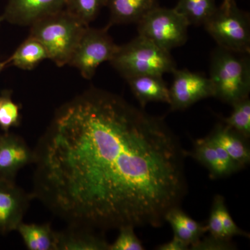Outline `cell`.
Returning <instances> with one entry per match:
<instances>
[{
	"label": "cell",
	"mask_w": 250,
	"mask_h": 250,
	"mask_svg": "<svg viewBox=\"0 0 250 250\" xmlns=\"http://www.w3.org/2000/svg\"><path fill=\"white\" fill-rule=\"evenodd\" d=\"M16 231L29 250H56V231L49 224H27L22 222Z\"/></svg>",
	"instance_id": "obj_17"
},
{
	"label": "cell",
	"mask_w": 250,
	"mask_h": 250,
	"mask_svg": "<svg viewBox=\"0 0 250 250\" xmlns=\"http://www.w3.org/2000/svg\"><path fill=\"white\" fill-rule=\"evenodd\" d=\"M65 0H8L0 22L29 26L65 9Z\"/></svg>",
	"instance_id": "obj_10"
},
{
	"label": "cell",
	"mask_w": 250,
	"mask_h": 250,
	"mask_svg": "<svg viewBox=\"0 0 250 250\" xmlns=\"http://www.w3.org/2000/svg\"><path fill=\"white\" fill-rule=\"evenodd\" d=\"M221 219L225 236L228 239H231L233 236H241L249 238V233L241 229L233 221L229 213L226 205H224L221 208Z\"/></svg>",
	"instance_id": "obj_27"
},
{
	"label": "cell",
	"mask_w": 250,
	"mask_h": 250,
	"mask_svg": "<svg viewBox=\"0 0 250 250\" xmlns=\"http://www.w3.org/2000/svg\"></svg>",
	"instance_id": "obj_32"
},
{
	"label": "cell",
	"mask_w": 250,
	"mask_h": 250,
	"mask_svg": "<svg viewBox=\"0 0 250 250\" xmlns=\"http://www.w3.org/2000/svg\"><path fill=\"white\" fill-rule=\"evenodd\" d=\"M204 26L218 47L250 54V14L238 7L236 0H223Z\"/></svg>",
	"instance_id": "obj_5"
},
{
	"label": "cell",
	"mask_w": 250,
	"mask_h": 250,
	"mask_svg": "<svg viewBox=\"0 0 250 250\" xmlns=\"http://www.w3.org/2000/svg\"><path fill=\"white\" fill-rule=\"evenodd\" d=\"M109 62L125 80L145 75L163 76L177 69L170 52L139 35L119 45Z\"/></svg>",
	"instance_id": "obj_4"
},
{
	"label": "cell",
	"mask_w": 250,
	"mask_h": 250,
	"mask_svg": "<svg viewBox=\"0 0 250 250\" xmlns=\"http://www.w3.org/2000/svg\"><path fill=\"white\" fill-rule=\"evenodd\" d=\"M177 207L172 208L166 213V222H167L172 227L174 236L180 238L181 240L187 243L189 246H192L200 239L197 238L181 221L177 215Z\"/></svg>",
	"instance_id": "obj_24"
},
{
	"label": "cell",
	"mask_w": 250,
	"mask_h": 250,
	"mask_svg": "<svg viewBox=\"0 0 250 250\" xmlns=\"http://www.w3.org/2000/svg\"><path fill=\"white\" fill-rule=\"evenodd\" d=\"M208 136L223 147L233 160L242 167L250 164V150L247 143L248 139L234 130L224 123L219 124Z\"/></svg>",
	"instance_id": "obj_15"
},
{
	"label": "cell",
	"mask_w": 250,
	"mask_h": 250,
	"mask_svg": "<svg viewBox=\"0 0 250 250\" xmlns=\"http://www.w3.org/2000/svg\"><path fill=\"white\" fill-rule=\"evenodd\" d=\"M225 204L224 197L220 195H216L213 200V205L210 210L207 229H208V231L210 232V235L216 238H227L224 233L221 219V208Z\"/></svg>",
	"instance_id": "obj_25"
},
{
	"label": "cell",
	"mask_w": 250,
	"mask_h": 250,
	"mask_svg": "<svg viewBox=\"0 0 250 250\" xmlns=\"http://www.w3.org/2000/svg\"><path fill=\"white\" fill-rule=\"evenodd\" d=\"M47 59L48 56L45 47L39 41L29 36L16 49L7 62L22 70H31Z\"/></svg>",
	"instance_id": "obj_18"
},
{
	"label": "cell",
	"mask_w": 250,
	"mask_h": 250,
	"mask_svg": "<svg viewBox=\"0 0 250 250\" xmlns=\"http://www.w3.org/2000/svg\"><path fill=\"white\" fill-rule=\"evenodd\" d=\"M177 213L181 221L199 239H200V238L203 236L204 233L208 231L207 226H204L202 224L197 223V221L188 216L187 213H184L179 207L177 208Z\"/></svg>",
	"instance_id": "obj_28"
},
{
	"label": "cell",
	"mask_w": 250,
	"mask_h": 250,
	"mask_svg": "<svg viewBox=\"0 0 250 250\" xmlns=\"http://www.w3.org/2000/svg\"><path fill=\"white\" fill-rule=\"evenodd\" d=\"M172 74L173 81L169 93L172 111L186 109L200 100L214 97L209 77L204 74L177 68Z\"/></svg>",
	"instance_id": "obj_8"
},
{
	"label": "cell",
	"mask_w": 250,
	"mask_h": 250,
	"mask_svg": "<svg viewBox=\"0 0 250 250\" xmlns=\"http://www.w3.org/2000/svg\"><path fill=\"white\" fill-rule=\"evenodd\" d=\"M215 0H178L174 8L189 25H204L216 10Z\"/></svg>",
	"instance_id": "obj_19"
},
{
	"label": "cell",
	"mask_w": 250,
	"mask_h": 250,
	"mask_svg": "<svg viewBox=\"0 0 250 250\" xmlns=\"http://www.w3.org/2000/svg\"><path fill=\"white\" fill-rule=\"evenodd\" d=\"M107 0H65V9L83 25L89 26L98 17Z\"/></svg>",
	"instance_id": "obj_20"
},
{
	"label": "cell",
	"mask_w": 250,
	"mask_h": 250,
	"mask_svg": "<svg viewBox=\"0 0 250 250\" xmlns=\"http://www.w3.org/2000/svg\"><path fill=\"white\" fill-rule=\"evenodd\" d=\"M131 92L145 108L150 103H164L170 104V93L163 76L145 75L126 80Z\"/></svg>",
	"instance_id": "obj_14"
},
{
	"label": "cell",
	"mask_w": 250,
	"mask_h": 250,
	"mask_svg": "<svg viewBox=\"0 0 250 250\" xmlns=\"http://www.w3.org/2000/svg\"><path fill=\"white\" fill-rule=\"evenodd\" d=\"M139 36L170 52L188 40L189 24L175 9L157 6L137 23Z\"/></svg>",
	"instance_id": "obj_6"
},
{
	"label": "cell",
	"mask_w": 250,
	"mask_h": 250,
	"mask_svg": "<svg viewBox=\"0 0 250 250\" xmlns=\"http://www.w3.org/2000/svg\"><path fill=\"white\" fill-rule=\"evenodd\" d=\"M108 28H85L72 54L68 65L77 68L85 80L93 78L103 62H111L119 47L108 34Z\"/></svg>",
	"instance_id": "obj_7"
},
{
	"label": "cell",
	"mask_w": 250,
	"mask_h": 250,
	"mask_svg": "<svg viewBox=\"0 0 250 250\" xmlns=\"http://www.w3.org/2000/svg\"><path fill=\"white\" fill-rule=\"evenodd\" d=\"M34 151L22 138L9 132L0 135V179L14 181L20 170L34 162Z\"/></svg>",
	"instance_id": "obj_11"
},
{
	"label": "cell",
	"mask_w": 250,
	"mask_h": 250,
	"mask_svg": "<svg viewBox=\"0 0 250 250\" xmlns=\"http://www.w3.org/2000/svg\"><path fill=\"white\" fill-rule=\"evenodd\" d=\"M20 122V107L13 101L11 94L6 92L1 95L0 103V127L4 133L18 126Z\"/></svg>",
	"instance_id": "obj_22"
},
{
	"label": "cell",
	"mask_w": 250,
	"mask_h": 250,
	"mask_svg": "<svg viewBox=\"0 0 250 250\" xmlns=\"http://www.w3.org/2000/svg\"><path fill=\"white\" fill-rule=\"evenodd\" d=\"M232 113L228 118H223L224 124L246 139L250 137V100L249 97L231 105Z\"/></svg>",
	"instance_id": "obj_21"
},
{
	"label": "cell",
	"mask_w": 250,
	"mask_h": 250,
	"mask_svg": "<svg viewBox=\"0 0 250 250\" xmlns=\"http://www.w3.org/2000/svg\"><path fill=\"white\" fill-rule=\"evenodd\" d=\"M187 154H189L197 162L205 166L213 179L220 178L231 174L220 161L214 143L208 136L196 140L194 143L192 152H187Z\"/></svg>",
	"instance_id": "obj_16"
},
{
	"label": "cell",
	"mask_w": 250,
	"mask_h": 250,
	"mask_svg": "<svg viewBox=\"0 0 250 250\" xmlns=\"http://www.w3.org/2000/svg\"><path fill=\"white\" fill-rule=\"evenodd\" d=\"M0 103H1V96H0Z\"/></svg>",
	"instance_id": "obj_31"
},
{
	"label": "cell",
	"mask_w": 250,
	"mask_h": 250,
	"mask_svg": "<svg viewBox=\"0 0 250 250\" xmlns=\"http://www.w3.org/2000/svg\"><path fill=\"white\" fill-rule=\"evenodd\" d=\"M192 250H236V247L231 243V239L216 238L209 235L203 240H199L190 246Z\"/></svg>",
	"instance_id": "obj_26"
},
{
	"label": "cell",
	"mask_w": 250,
	"mask_h": 250,
	"mask_svg": "<svg viewBox=\"0 0 250 250\" xmlns=\"http://www.w3.org/2000/svg\"><path fill=\"white\" fill-rule=\"evenodd\" d=\"M190 246L187 243L174 236L173 238L167 243L160 245L156 248L159 250H189Z\"/></svg>",
	"instance_id": "obj_29"
},
{
	"label": "cell",
	"mask_w": 250,
	"mask_h": 250,
	"mask_svg": "<svg viewBox=\"0 0 250 250\" xmlns=\"http://www.w3.org/2000/svg\"><path fill=\"white\" fill-rule=\"evenodd\" d=\"M32 198L14 181L0 179V233L16 231Z\"/></svg>",
	"instance_id": "obj_9"
},
{
	"label": "cell",
	"mask_w": 250,
	"mask_h": 250,
	"mask_svg": "<svg viewBox=\"0 0 250 250\" xmlns=\"http://www.w3.org/2000/svg\"><path fill=\"white\" fill-rule=\"evenodd\" d=\"M209 79L214 98L233 104L248 98L250 93V54L217 47L210 59Z\"/></svg>",
	"instance_id": "obj_2"
},
{
	"label": "cell",
	"mask_w": 250,
	"mask_h": 250,
	"mask_svg": "<svg viewBox=\"0 0 250 250\" xmlns=\"http://www.w3.org/2000/svg\"><path fill=\"white\" fill-rule=\"evenodd\" d=\"M30 27L29 36L45 47L48 59L62 67L68 65L87 27L64 9L42 18Z\"/></svg>",
	"instance_id": "obj_3"
},
{
	"label": "cell",
	"mask_w": 250,
	"mask_h": 250,
	"mask_svg": "<svg viewBox=\"0 0 250 250\" xmlns=\"http://www.w3.org/2000/svg\"><path fill=\"white\" fill-rule=\"evenodd\" d=\"M119 235L113 244H110L109 250H143L142 242L135 234L134 228L124 226L118 229Z\"/></svg>",
	"instance_id": "obj_23"
},
{
	"label": "cell",
	"mask_w": 250,
	"mask_h": 250,
	"mask_svg": "<svg viewBox=\"0 0 250 250\" xmlns=\"http://www.w3.org/2000/svg\"><path fill=\"white\" fill-rule=\"evenodd\" d=\"M34 154L32 198L70 226L159 228L187 193V152L164 118L95 87L57 110Z\"/></svg>",
	"instance_id": "obj_1"
},
{
	"label": "cell",
	"mask_w": 250,
	"mask_h": 250,
	"mask_svg": "<svg viewBox=\"0 0 250 250\" xmlns=\"http://www.w3.org/2000/svg\"><path fill=\"white\" fill-rule=\"evenodd\" d=\"M109 247L103 236L90 229L69 225L56 231V250H109Z\"/></svg>",
	"instance_id": "obj_12"
},
{
	"label": "cell",
	"mask_w": 250,
	"mask_h": 250,
	"mask_svg": "<svg viewBox=\"0 0 250 250\" xmlns=\"http://www.w3.org/2000/svg\"><path fill=\"white\" fill-rule=\"evenodd\" d=\"M6 64H8L7 61H6V62H0V73L2 71L3 69L4 68L5 65H6Z\"/></svg>",
	"instance_id": "obj_30"
},
{
	"label": "cell",
	"mask_w": 250,
	"mask_h": 250,
	"mask_svg": "<svg viewBox=\"0 0 250 250\" xmlns=\"http://www.w3.org/2000/svg\"><path fill=\"white\" fill-rule=\"evenodd\" d=\"M159 6L157 0H107L106 6L110 13L107 27L115 24H137Z\"/></svg>",
	"instance_id": "obj_13"
}]
</instances>
